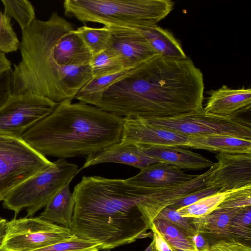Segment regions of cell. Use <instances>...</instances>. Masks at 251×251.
Instances as JSON below:
<instances>
[{"label": "cell", "mask_w": 251, "mask_h": 251, "mask_svg": "<svg viewBox=\"0 0 251 251\" xmlns=\"http://www.w3.org/2000/svg\"><path fill=\"white\" fill-rule=\"evenodd\" d=\"M204 90L189 57L156 55L110 85L94 106L123 118H170L203 111Z\"/></svg>", "instance_id": "obj_2"}, {"label": "cell", "mask_w": 251, "mask_h": 251, "mask_svg": "<svg viewBox=\"0 0 251 251\" xmlns=\"http://www.w3.org/2000/svg\"><path fill=\"white\" fill-rule=\"evenodd\" d=\"M157 219L168 222L178 228L187 237H192L198 234L191 218L182 217L176 209L170 206L162 210L155 219Z\"/></svg>", "instance_id": "obj_32"}, {"label": "cell", "mask_w": 251, "mask_h": 251, "mask_svg": "<svg viewBox=\"0 0 251 251\" xmlns=\"http://www.w3.org/2000/svg\"><path fill=\"white\" fill-rule=\"evenodd\" d=\"M215 157L218 162L206 186L226 191L251 185V154L220 152Z\"/></svg>", "instance_id": "obj_12"}, {"label": "cell", "mask_w": 251, "mask_h": 251, "mask_svg": "<svg viewBox=\"0 0 251 251\" xmlns=\"http://www.w3.org/2000/svg\"><path fill=\"white\" fill-rule=\"evenodd\" d=\"M67 183L48 202L39 217L56 225L70 228L75 206V200Z\"/></svg>", "instance_id": "obj_22"}, {"label": "cell", "mask_w": 251, "mask_h": 251, "mask_svg": "<svg viewBox=\"0 0 251 251\" xmlns=\"http://www.w3.org/2000/svg\"><path fill=\"white\" fill-rule=\"evenodd\" d=\"M173 251H199L191 237L186 236L178 228L161 220H155L153 223Z\"/></svg>", "instance_id": "obj_24"}, {"label": "cell", "mask_w": 251, "mask_h": 251, "mask_svg": "<svg viewBox=\"0 0 251 251\" xmlns=\"http://www.w3.org/2000/svg\"><path fill=\"white\" fill-rule=\"evenodd\" d=\"M100 250L98 244L75 235L66 240L33 251H98Z\"/></svg>", "instance_id": "obj_31"}, {"label": "cell", "mask_w": 251, "mask_h": 251, "mask_svg": "<svg viewBox=\"0 0 251 251\" xmlns=\"http://www.w3.org/2000/svg\"><path fill=\"white\" fill-rule=\"evenodd\" d=\"M66 16L83 23L138 27L157 24L173 9L171 0H65Z\"/></svg>", "instance_id": "obj_5"}, {"label": "cell", "mask_w": 251, "mask_h": 251, "mask_svg": "<svg viewBox=\"0 0 251 251\" xmlns=\"http://www.w3.org/2000/svg\"><path fill=\"white\" fill-rule=\"evenodd\" d=\"M199 251H251V245L233 237L210 243Z\"/></svg>", "instance_id": "obj_34"}, {"label": "cell", "mask_w": 251, "mask_h": 251, "mask_svg": "<svg viewBox=\"0 0 251 251\" xmlns=\"http://www.w3.org/2000/svg\"><path fill=\"white\" fill-rule=\"evenodd\" d=\"M53 164L22 137L0 135V201Z\"/></svg>", "instance_id": "obj_7"}, {"label": "cell", "mask_w": 251, "mask_h": 251, "mask_svg": "<svg viewBox=\"0 0 251 251\" xmlns=\"http://www.w3.org/2000/svg\"><path fill=\"white\" fill-rule=\"evenodd\" d=\"M159 161L147 154L144 146L120 142L86 156V160L78 172L91 166L103 163L123 164L141 170Z\"/></svg>", "instance_id": "obj_15"}, {"label": "cell", "mask_w": 251, "mask_h": 251, "mask_svg": "<svg viewBox=\"0 0 251 251\" xmlns=\"http://www.w3.org/2000/svg\"><path fill=\"white\" fill-rule=\"evenodd\" d=\"M151 230L153 234V241L157 251H173L153 224Z\"/></svg>", "instance_id": "obj_37"}, {"label": "cell", "mask_w": 251, "mask_h": 251, "mask_svg": "<svg viewBox=\"0 0 251 251\" xmlns=\"http://www.w3.org/2000/svg\"><path fill=\"white\" fill-rule=\"evenodd\" d=\"M11 70L0 76V107L12 95Z\"/></svg>", "instance_id": "obj_36"}, {"label": "cell", "mask_w": 251, "mask_h": 251, "mask_svg": "<svg viewBox=\"0 0 251 251\" xmlns=\"http://www.w3.org/2000/svg\"><path fill=\"white\" fill-rule=\"evenodd\" d=\"M146 188L126 179L83 176L74 187L70 228L100 250H111L150 236L144 211Z\"/></svg>", "instance_id": "obj_3"}, {"label": "cell", "mask_w": 251, "mask_h": 251, "mask_svg": "<svg viewBox=\"0 0 251 251\" xmlns=\"http://www.w3.org/2000/svg\"><path fill=\"white\" fill-rule=\"evenodd\" d=\"M21 59L11 70L12 95L31 93L59 103L92 78V54L71 23L52 12L22 31Z\"/></svg>", "instance_id": "obj_1"}, {"label": "cell", "mask_w": 251, "mask_h": 251, "mask_svg": "<svg viewBox=\"0 0 251 251\" xmlns=\"http://www.w3.org/2000/svg\"><path fill=\"white\" fill-rule=\"evenodd\" d=\"M215 167L214 163L207 171L183 183L157 188H146L144 209L148 229H151L156 217L164 208L173 205L186 194L206 186Z\"/></svg>", "instance_id": "obj_13"}, {"label": "cell", "mask_w": 251, "mask_h": 251, "mask_svg": "<svg viewBox=\"0 0 251 251\" xmlns=\"http://www.w3.org/2000/svg\"><path fill=\"white\" fill-rule=\"evenodd\" d=\"M144 119L154 126L187 136L220 134L251 140V124L239 116H220L203 110L170 118Z\"/></svg>", "instance_id": "obj_9"}, {"label": "cell", "mask_w": 251, "mask_h": 251, "mask_svg": "<svg viewBox=\"0 0 251 251\" xmlns=\"http://www.w3.org/2000/svg\"></svg>", "instance_id": "obj_42"}, {"label": "cell", "mask_w": 251, "mask_h": 251, "mask_svg": "<svg viewBox=\"0 0 251 251\" xmlns=\"http://www.w3.org/2000/svg\"><path fill=\"white\" fill-rule=\"evenodd\" d=\"M156 251V249H155V246H154V247L153 249L152 250H151V251Z\"/></svg>", "instance_id": "obj_41"}, {"label": "cell", "mask_w": 251, "mask_h": 251, "mask_svg": "<svg viewBox=\"0 0 251 251\" xmlns=\"http://www.w3.org/2000/svg\"><path fill=\"white\" fill-rule=\"evenodd\" d=\"M20 46V41L13 29L11 18L0 10V52H15Z\"/></svg>", "instance_id": "obj_29"}, {"label": "cell", "mask_w": 251, "mask_h": 251, "mask_svg": "<svg viewBox=\"0 0 251 251\" xmlns=\"http://www.w3.org/2000/svg\"></svg>", "instance_id": "obj_43"}, {"label": "cell", "mask_w": 251, "mask_h": 251, "mask_svg": "<svg viewBox=\"0 0 251 251\" xmlns=\"http://www.w3.org/2000/svg\"><path fill=\"white\" fill-rule=\"evenodd\" d=\"M231 190L218 192L191 205L177 209L176 211L183 217L199 218L205 216L215 210Z\"/></svg>", "instance_id": "obj_27"}, {"label": "cell", "mask_w": 251, "mask_h": 251, "mask_svg": "<svg viewBox=\"0 0 251 251\" xmlns=\"http://www.w3.org/2000/svg\"><path fill=\"white\" fill-rule=\"evenodd\" d=\"M4 13L13 18L19 25L22 31L27 28L36 18L32 4L27 0H2Z\"/></svg>", "instance_id": "obj_26"}, {"label": "cell", "mask_w": 251, "mask_h": 251, "mask_svg": "<svg viewBox=\"0 0 251 251\" xmlns=\"http://www.w3.org/2000/svg\"><path fill=\"white\" fill-rule=\"evenodd\" d=\"M75 235L67 228L37 217H15L6 224L0 251H33Z\"/></svg>", "instance_id": "obj_8"}, {"label": "cell", "mask_w": 251, "mask_h": 251, "mask_svg": "<svg viewBox=\"0 0 251 251\" xmlns=\"http://www.w3.org/2000/svg\"><path fill=\"white\" fill-rule=\"evenodd\" d=\"M57 104L31 93L11 95L0 107V135L22 137L27 130L51 113Z\"/></svg>", "instance_id": "obj_10"}, {"label": "cell", "mask_w": 251, "mask_h": 251, "mask_svg": "<svg viewBox=\"0 0 251 251\" xmlns=\"http://www.w3.org/2000/svg\"><path fill=\"white\" fill-rule=\"evenodd\" d=\"M133 27L146 38L159 55L175 59L187 57L181 44L167 29L157 24Z\"/></svg>", "instance_id": "obj_21"}, {"label": "cell", "mask_w": 251, "mask_h": 251, "mask_svg": "<svg viewBox=\"0 0 251 251\" xmlns=\"http://www.w3.org/2000/svg\"><path fill=\"white\" fill-rule=\"evenodd\" d=\"M75 30L92 55L106 50L109 45L111 33L106 26L94 28L84 25Z\"/></svg>", "instance_id": "obj_25"}, {"label": "cell", "mask_w": 251, "mask_h": 251, "mask_svg": "<svg viewBox=\"0 0 251 251\" xmlns=\"http://www.w3.org/2000/svg\"><path fill=\"white\" fill-rule=\"evenodd\" d=\"M53 162L51 166L13 189L2 201L3 207L13 211L15 217L26 208L27 217H33L45 207L78 173L77 165L64 158Z\"/></svg>", "instance_id": "obj_6"}, {"label": "cell", "mask_w": 251, "mask_h": 251, "mask_svg": "<svg viewBox=\"0 0 251 251\" xmlns=\"http://www.w3.org/2000/svg\"><path fill=\"white\" fill-rule=\"evenodd\" d=\"M131 69H125L109 75L92 78L77 93L79 102L94 105L104 92L112 84L126 75Z\"/></svg>", "instance_id": "obj_23"}, {"label": "cell", "mask_w": 251, "mask_h": 251, "mask_svg": "<svg viewBox=\"0 0 251 251\" xmlns=\"http://www.w3.org/2000/svg\"><path fill=\"white\" fill-rule=\"evenodd\" d=\"M90 65L92 78L109 75L126 69L118 57L107 49L93 55Z\"/></svg>", "instance_id": "obj_28"}, {"label": "cell", "mask_w": 251, "mask_h": 251, "mask_svg": "<svg viewBox=\"0 0 251 251\" xmlns=\"http://www.w3.org/2000/svg\"><path fill=\"white\" fill-rule=\"evenodd\" d=\"M107 27L111 36L106 49L118 57L125 69H133L158 55L134 27Z\"/></svg>", "instance_id": "obj_11"}, {"label": "cell", "mask_w": 251, "mask_h": 251, "mask_svg": "<svg viewBox=\"0 0 251 251\" xmlns=\"http://www.w3.org/2000/svg\"><path fill=\"white\" fill-rule=\"evenodd\" d=\"M251 206V185L232 190L216 210Z\"/></svg>", "instance_id": "obj_33"}, {"label": "cell", "mask_w": 251, "mask_h": 251, "mask_svg": "<svg viewBox=\"0 0 251 251\" xmlns=\"http://www.w3.org/2000/svg\"><path fill=\"white\" fill-rule=\"evenodd\" d=\"M232 237L251 245V206L242 208L232 219L230 227Z\"/></svg>", "instance_id": "obj_30"}, {"label": "cell", "mask_w": 251, "mask_h": 251, "mask_svg": "<svg viewBox=\"0 0 251 251\" xmlns=\"http://www.w3.org/2000/svg\"><path fill=\"white\" fill-rule=\"evenodd\" d=\"M204 113L214 115L238 116L251 109V89H231L226 85L209 92Z\"/></svg>", "instance_id": "obj_16"}, {"label": "cell", "mask_w": 251, "mask_h": 251, "mask_svg": "<svg viewBox=\"0 0 251 251\" xmlns=\"http://www.w3.org/2000/svg\"><path fill=\"white\" fill-rule=\"evenodd\" d=\"M146 152L159 162L180 169L202 170L210 168L214 163L201 155L178 146H144Z\"/></svg>", "instance_id": "obj_18"}, {"label": "cell", "mask_w": 251, "mask_h": 251, "mask_svg": "<svg viewBox=\"0 0 251 251\" xmlns=\"http://www.w3.org/2000/svg\"><path fill=\"white\" fill-rule=\"evenodd\" d=\"M185 147L229 154H251V140L220 134L188 136Z\"/></svg>", "instance_id": "obj_20"}, {"label": "cell", "mask_w": 251, "mask_h": 251, "mask_svg": "<svg viewBox=\"0 0 251 251\" xmlns=\"http://www.w3.org/2000/svg\"><path fill=\"white\" fill-rule=\"evenodd\" d=\"M220 191H222L218 188L205 186L186 194L170 206L176 210Z\"/></svg>", "instance_id": "obj_35"}, {"label": "cell", "mask_w": 251, "mask_h": 251, "mask_svg": "<svg viewBox=\"0 0 251 251\" xmlns=\"http://www.w3.org/2000/svg\"><path fill=\"white\" fill-rule=\"evenodd\" d=\"M198 175L186 174L175 166L159 162L141 170L136 175L126 179L141 187L157 188L183 183Z\"/></svg>", "instance_id": "obj_17"}, {"label": "cell", "mask_w": 251, "mask_h": 251, "mask_svg": "<svg viewBox=\"0 0 251 251\" xmlns=\"http://www.w3.org/2000/svg\"><path fill=\"white\" fill-rule=\"evenodd\" d=\"M241 209H217L205 216L190 218L197 233L204 237L210 244L232 238L230 224Z\"/></svg>", "instance_id": "obj_19"}, {"label": "cell", "mask_w": 251, "mask_h": 251, "mask_svg": "<svg viewBox=\"0 0 251 251\" xmlns=\"http://www.w3.org/2000/svg\"><path fill=\"white\" fill-rule=\"evenodd\" d=\"M188 136L151 124L145 119L124 117L121 142L140 146L185 147Z\"/></svg>", "instance_id": "obj_14"}, {"label": "cell", "mask_w": 251, "mask_h": 251, "mask_svg": "<svg viewBox=\"0 0 251 251\" xmlns=\"http://www.w3.org/2000/svg\"><path fill=\"white\" fill-rule=\"evenodd\" d=\"M6 222L5 219L0 217V245L5 234Z\"/></svg>", "instance_id": "obj_40"}, {"label": "cell", "mask_w": 251, "mask_h": 251, "mask_svg": "<svg viewBox=\"0 0 251 251\" xmlns=\"http://www.w3.org/2000/svg\"><path fill=\"white\" fill-rule=\"evenodd\" d=\"M64 100L22 138L46 156H88L121 142L124 118L97 106Z\"/></svg>", "instance_id": "obj_4"}, {"label": "cell", "mask_w": 251, "mask_h": 251, "mask_svg": "<svg viewBox=\"0 0 251 251\" xmlns=\"http://www.w3.org/2000/svg\"><path fill=\"white\" fill-rule=\"evenodd\" d=\"M12 63L5 54L0 52V76L12 70Z\"/></svg>", "instance_id": "obj_38"}, {"label": "cell", "mask_w": 251, "mask_h": 251, "mask_svg": "<svg viewBox=\"0 0 251 251\" xmlns=\"http://www.w3.org/2000/svg\"><path fill=\"white\" fill-rule=\"evenodd\" d=\"M192 242L197 247L199 251L206 248L209 245L208 241L201 234H198L191 237Z\"/></svg>", "instance_id": "obj_39"}]
</instances>
